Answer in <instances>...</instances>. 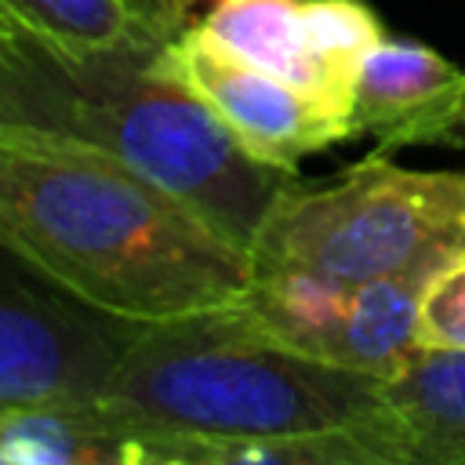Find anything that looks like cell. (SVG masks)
<instances>
[{
    "label": "cell",
    "mask_w": 465,
    "mask_h": 465,
    "mask_svg": "<svg viewBox=\"0 0 465 465\" xmlns=\"http://www.w3.org/2000/svg\"><path fill=\"white\" fill-rule=\"evenodd\" d=\"M94 407L145 465H407L381 378L291 349L236 305L145 323Z\"/></svg>",
    "instance_id": "cell-1"
},
{
    "label": "cell",
    "mask_w": 465,
    "mask_h": 465,
    "mask_svg": "<svg viewBox=\"0 0 465 465\" xmlns=\"http://www.w3.org/2000/svg\"><path fill=\"white\" fill-rule=\"evenodd\" d=\"M0 232L102 312L163 323L243 298L254 258L127 163L0 134Z\"/></svg>",
    "instance_id": "cell-2"
},
{
    "label": "cell",
    "mask_w": 465,
    "mask_h": 465,
    "mask_svg": "<svg viewBox=\"0 0 465 465\" xmlns=\"http://www.w3.org/2000/svg\"><path fill=\"white\" fill-rule=\"evenodd\" d=\"M163 44L138 36L69 51L0 22V134L98 149L251 251L298 171L254 160L211 105L163 69Z\"/></svg>",
    "instance_id": "cell-3"
},
{
    "label": "cell",
    "mask_w": 465,
    "mask_h": 465,
    "mask_svg": "<svg viewBox=\"0 0 465 465\" xmlns=\"http://www.w3.org/2000/svg\"><path fill=\"white\" fill-rule=\"evenodd\" d=\"M465 251V171L400 167L389 153L334 185H294L251 243L254 265H302L341 283L432 276Z\"/></svg>",
    "instance_id": "cell-4"
},
{
    "label": "cell",
    "mask_w": 465,
    "mask_h": 465,
    "mask_svg": "<svg viewBox=\"0 0 465 465\" xmlns=\"http://www.w3.org/2000/svg\"><path fill=\"white\" fill-rule=\"evenodd\" d=\"M142 327L94 309L0 232V414L98 403Z\"/></svg>",
    "instance_id": "cell-5"
},
{
    "label": "cell",
    "mask_w": 465,
    "mask_h": 465,
    "mask_svg": "<svg viewBox=\"0 0 465 465\" xmlns=\"http://www.w3.org/2000/svg\"><path fill=\"white\" fill-rule=\"evenodd\" d=\"M160 62L185 87H193L262 163L298 171L305 156L356 134L349 109L232 58L207 40L196 22L160 47Z\"/></svg>",
    "instance_id": "cell-6"
},
{
    "label": "cell",
    "mask_w": 465,
    "mask_h": 465,
    "mask_svg": "<svg viewBox=\"0 0 465 465\" xmlns=\"http://www.w3.org/2000/svg\"><path fill=\"white\" fill-rule=\"evenodd\" d=\"M349 116L378 153L465 134V73L421 40H381L356 69Z\"/></svg>",
    "instance_id": "cell-7"
},
{
    "label": "cell",
    "mask_w": 465,
    "mask_h": 465,
    "mask_svg": "<svg viewBox=\"0 0 465 465\" xmlns=\"http://www.w3.org/2000/svg\"><path fill=\"white\" fill-rule=\"evenodd\" d=\"M298 7L302 0H214V7L196 25L232 58L349 109V102L309 51Z\"/></svg>",
    "instance_id": "cell-8"
},
{
    "label": "cell",
    "mask_w": 465,
    "mask_h": 465,
    "mask_svg": "<svg viewBox=\"0 0 465 465\" xmlns=\"http://www.w3.org/2000/svg\"><path fill=\"white\" fill-rule=\"evenodd\" d=\"M407 465H465V352H414L385 381Z\"/></svg>",
    "instance_id": "cell-9"
},
{
    "label": "cell",
    "mask_w": 465,
    "mask_h": 465,
    "mask_svg": "<svg viewBox=\"0 0 465 465\" xmlns=\"http://www.w3.org/2000/svg\"><path fill=\"white\" fill-rule=\"evenodd\" d=\"M352 283L323 276L302 265H254L251 287L236 309L276 341L309 356L331 360V345L341 331Z\"/></svg>",
    "instance_id": "cell-10"
},
{
    "label": "cell",
    "mask_w": 465,
    "mask_h": 465,
    "mask_svg": "<svg viewBox=\"0 0 465 465\" xmlns=\"http://www.w3.org/2000/svg\"><path fill=\"white\" fill-rule=\"evenodd\" d=\"M0 450L4 465H145V450L94 403L4 411Z\"/></svg>",
    "instance_id": "cell-11"
},
{
    "label": "cell",
    "mask_w": 465,
    "mask_h": 465,
    "mask_svg": "<svg viewBox=\"0 0 465 465\" xmlns=\"http://www.w3.org/2000/svg\"><path fill=\"white\" fill-rule=\"evenodd\" d=\"M425 276H378L352 283L341 331L331 345V363L389 381L418 352L414 320Z\"/></svg>",
    "instance_id": "cell-12"
},
{
    "label": "cell",
    "mask_w": 465,
    "mask_h": 465,
    "mask_svg": "<svg viewBox=\"0 0 465 465\" xmlns=\"http://www.w3.org/2000/svg\"><path fill=\"white\" fill-rule=\"evenodd\" d=\"M0 18L69 51L153 36L124 0H0Z\"/></svg>",
    "instance_id": "cell-13"
},
{
    "label": "cell",
    "mask_w": 465,
    "mask_h": 465,
    "mask_svg": "<svg viewBox=\"0 0 465 465\" xmlns=\"http://www.w3.org/2000/svg\"><path fill=\"white\" fill-rule=\"evenodd\" d=\"M302 33L338 94L349 102L360 62L385 40V25L367 0H302Z\"/></svg>",
    "instance_id": "cell-14"
},
{
    "label": "cell",
    "mask_w": 465,
    "mask_h": 465,
    "mask_svg": "<svg viewBox=\"0 0 465 465\" xmlns=\"http://www.w3.org/2000/svg\"><path fill=\"white\" fill-rule=\"evenodd\" d=\"M414 345L421 352H465V251L425 280Z\"/></svg>",
    "instance_id": "cell-15"
},
{
    "label": "cell",
    "mask_w": 465,
    "mask_h": 465,
    "mask_svg": "<svg viewBox=\"0 0 465 465\" xmlns=\"http://www.w3.org/2000/svg\"><path fill=\"white\" fill-rule=\"evenodd\" d=\"M138 18L142 25L160 36V40H174L185 25H193V7L200 0H124Z\"/></svg>",
    "instance_id": "cell-16"
},
{
    "label": "cell",
    "mask_w": 465,
    "mask_h": 465,
    "mask_svg": "<svg viewBox=\"0 0 465 465\" xmlns=\"http://www.w3.org/2000/svg\"><path fill=\"white\" fill-rule=\"evenodd\" d=\"M0 465H4V450H0Z\"/></svg>",
    "instance_id": "cell-17"
},
{
    "label": "cell",
    "mask_w": 465,
    "mask_h": 465,
    "mask_svg": "<svg viewBox=\"0 0 465 465\" xmlns=\"http://www.w3.org/2000/svg\"><path fill=\"white\" fill-rule=\"evenodd\" d=\"M0 22H7V18H0Z\"/></svg>",
    "instance_id": "cell-18"
}]
</instances>
